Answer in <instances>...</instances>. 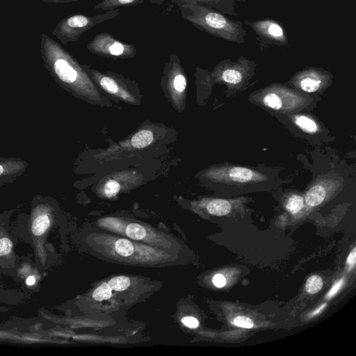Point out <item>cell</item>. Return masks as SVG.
<instances>
[{
	"instance_id": "6da1fadb",
	"label": "cell",
	"mask_w": 356,
	"mask_h": 356,
	"mask_svg": "<svg viewBox=\"0 0 356 356\" xmlns=\"http://www.w3.org/2000/svg\"><path fill=\"white\" fill-rule=\"evenodd\" d=\"M40 51L44 66L60 86L78 95L94 89L90 76L61 44L42 33Z\"/></svg>"
},
{
	"instance_id": "7a4b0ae2",
	"label": "cell",
	"mask_w": 356,
	"mask_h": 356,
	"mask_svg": "<svg viewBox=\"0 0 356 356\" xmlns=\"http://www.w3.org/2000/svg\"><path fill=\"white\" fill-rule=\"evenodd\" d=\"M181 17L200 30L227 40L241 43L246 35L240 22L232 21L213 8L202 3L179 6Z\"/></svg>"
},
{
	"instance_id": "3957f363",
	"label": "cell",
	"mask_w": 356,
	"mask_h": 356,
	"mask_svg": "<svg viewBox=\"0 0 356 356\" xmlns=\"http://www.w3.org/2000/svg\"><path fill=\"white\" fill-rule=\"evenodd\" d=\"M97 243L103 247L105 254L120 261L131 264H153L159 261H163L167 257L164 252L147 245L136 243L124 238L111 236H99Z\"/></svg>"
},
{
	"instance_id": "277c9868",
	"label": "cell",
	"mask_w": 356,
	"mask_h": 356,
	"mask_svg": "<svg viewBox=\"0 0 356 356\" xmlns=\"http://www.w3.org/2000/svg\"><path fill=\"white\" fill-rule=\"evenodd\" d=\"M120 13V9L106 10L94 16L83 14H74L61 19L52 31L63 44H67L79 40L88 30L107 20L113 19Z\"/></svg>"
},
{
	"instance_id": "5b68a950",
	"label": "cell",
	"mask_w": 356,
	"mask_h": 356,
	"mask_svg": "<svg viewBox=\"0 0 356 356\" xmlns=\"http://www.w3.org/2000/svg\"><path fill=\"white\" fill-rule=\"evenodd\" d=\"M205 176L216 184L236 188L273 184V177L257 170L233 165H223L208 170Z\"/></svg>"
},
{
	"instance_id": "8992f818",
	"label": "cell",
	"mask_w": 356,
	"mask_h": 356,
	"mask_svg": "<svg viewBox=\"0 0 356 356\" xmlns=\"http://www.w3.org/2000/svg\"><path fill=\"white\" fill-rule=\"evenodd\" d=\"M86 48L97 56L113 58H132L136 54L133 44L120 41L107 32L97 33L86 44Z\"/></svg>"
},
{
	"instance_id": "52a82bcc",
	"label": "cell",
	"mask_w": 356,
	"mask_h": 356,
	"mask_svg": "<svg viewBox=\"0 0 356 356\" xmlns=\"http://www.w3.org/2000/svg\"><path fill=\"white\" fill-rule=\"evenodd\" d=\"M102 221V227L115 233L124 234L131 239L145 241L148 243H156L159 241V239L154 236L155 234L152 232L149 231L140 224L131 222L125 225L115 218H106Z\"/></svg>"
},
{
	"instance_id": "ba28073f",
	"label": "cell",
	"mask_w": 356,
	"mask_h": 356,
	"mask_svg": "<svg viewBox=\"0 0 356 356\" xmlns=\"http://www.w3.org/2000/svg\"><path fill=\"white\" fill-rule=\"evenodd\" d=\"M300 97V95L290 90L274 88L263 94L261 102L266 107L273 110H290L299 105Z\"/></svg>"
},
{
	"instance_id": "9c48e42d",
	"label": "cell",
	"mask_w": 356,
	"mask_h": 356,
	"mask_svg": "<svg viewBox=\"0 0 356 356\" xmlns=\"http://www.w3.org/2000/svg\"><path fill=\"white\" fill-rule=\"evenodd\" d=\"M29 163L20 158L0 157V186L14 182L26 171Z\"/></svg>"
},
{
	"instance_id": "30bf717a",
	"label": "cell",
	"mask_w": 356,
	"mask_h": 356,
	"mask_svg": "<svg viewBox=\"0 0 356 356\" xmlns=\"http://www.w3.org/2000/svg\"><path fill=\"white\" fill-rule=\"evenodd\" d=\"M83 68L88 73L89 76H91L95 81L103 88L106 91L109 93L119 96L126 100L131 101V97L130 95L121 90L120 85L118 84V79L110 74H104L98 72L97 70H93L88 66L82 65Z\"/></svg>"
},
{
	"instance_id": "8fae6325",
	"label": "cell",
	"mask_w": 356,
	"mask_h": 356,
	"mask_svg": "<svg viewBox=\"0 0 356 356\" xmlns=\"http://www.w3.org/2000/svg\"><path fill=\"white\" fill-rule=\"evenodd\" d=\"M251 26L262 37L282 44H287V39L282 26L275 21L266 19L254 22Z\"/></svg>"
},
{
	"instance_id": "7c38bea8",
	"label": "cell",
	"mask_w": 356,
	"mask_h": 356,
	"mask_svg": "<svg viewBox=\"0 0 356 356\" xmlns=\"http://www.w3.org/2000/svg\"><path fill=\"white\" fill-rule=\"evenodd\" d=\"M327 76L316 69L305 70L296 76L298 87L305 92H314L322 87Z\"/></svg>"
},
{
	"instance_id": "4fadbf2b",
	"label": "cell",
	"mask_w": 356,
	"mask_h": 356,
	"mask_svg": "<svg viewBox=\"0 0 356 356\" xmlns=\"http://www.w3.org/2000/svg\"><path fill=\"white\" fill-rule=\"evenodd\" d=\"M221 79L230 85H237L240 83L243 78L242 71L239 66L233 63V65H224L223 69L219 68Z\"/></svg>"
},
{
	"instance_id": "5bb4252c",
	"label": "cell",
	"mask_w": 356,
	"mask_h": 356,
	"mask_svg": "<svg viewBox=\"0 0 356 356\" xmlns=\"http://www.w3.org/2000/svg\"><path fill=\"white\" fill-rule=\"evenodd\" d=\"M326 197V189L321 183H316L309 188L305 195V202L309 207L321 204Z\"/></svg>"
},
{
	"instance_id": "9a60e30c",
	"label": "cell",
	"mask_w": 356,
	"mask_h": 356,
	"mask_svg": "<svg viewBox=\"0 0 356 356\" xmlns=\"http://www.w3.org/2000/svg\"><path fill=\"white\" fill-rule=\"evenodd\" d=\"M32 222V232L35 236L44 234L50 225V217L46 208L42 207Z\"/></svg>"
},
{
	"instance_id": "2e32d148",
	"label": "cell",
	"mask_w": 356,
	"mask_h": 356,
	"mask_svg": "<svg viewBox=\"0 0 356 356\" xmlns=\"http://www.w3.org/2000/svg\"><path fill=\"white\" fill-rule=\"evenodd\" d=\"M292 119L298 127L307 134H316L319 130L317 122L308 115L303 114L295 115L292 117Z\"/></svg>"
},
{
	"instance_id": "e0dca14e",
	"label": "cell",
	"mask_w": 356,
	"mask_h": 356,
	"mask_svg": "<svg viewBox=\"0 0 356 356\" xmlns=\"http://www.w3.org/2000/svg\"><path fill=\"white\" fill-rule=\"evenodd\" d=\"M143 1V0H102L96 4L94 8L106 11L120 7L137 6L142 4Z\"/></svg>"
},
{
	"instance_id": "ac0fdd59",
	"label": "cell",
	"mask_w": 356,
	"mask_h": 356,
	"mask_svg": "<svg viewBox=\"0 0 356 356\" xmlns=\"http://www.w3.org/2000/svg\"><path fill=\"white\" fill-rule=\"evenodd\" d=\"M232 206L229 201L223 199L211 200L207 204V209L210 214L222 216L228 214Z\"/></svg>"
},
{
	"instance_id": "d6986e66",
	"label": "cell",
	"mask_w": 356,
	"mask_h": 356,
	"mask_svg": "<svg viewBox=\"0 0 356 356\" xmlns=\"http://www.w3.org/2000/svg\"><path fill=\"white\" fill-rule=\"evenodd\" d=\"M154 140L153 133L147 129L138 131L131 138V143L135 148H143L148 146Z\"/></svg>"
},
{
	"instance_id": "ffe728a7",
	"label": "cell",
	"mask_w": 356,
	"mask_h": 356,
	"mask_svg": "<svg viewBox=\"0 0 356 356\" xmlns=\"http://www.w3.org/2000/svg\"><path fill=\"white\" fill-rule=\"evenodd\" d=\"M112 296V289L108 282H103L92 293V298L97 301L109 299Z\"/></svg>"
},
{
	"instance_id": "44dd1931",
	"label": "cell",
	"mask_w": 356,
	"mask_h": 356,
	"mask_svg": "<svg viewBox=\"0 0 356 356\" xmlns=\"http://www.w3.org/2000/svg\"><path fill=\"white\" fill-rule=\"evenodd\" d=\"M304 205V200L301 195H292L289 197L286 204V209L292 214L300 211Z\"/></svg>"
},
{
	"instance_id": "7402d4cb",
	"label": "cell",
	"mask_w": 356,
	"mask_h": 356,
	"mask_svg": "<svg viewBox=\"0 0 356 356\" xmlns=\"http://www.w3.org/2000/svg\"><path fill=\"white\" fill-rule=\"evenodd\" d=\"M108 284L112 290L122 291L126 290L131 284V280L126 276H117L111 278Z\"/></svg>"
},
{
	"instance_id": "603a6c76",
	"label": "cell",
	"mask_w": 356,
	"mask_h": 356,
	"mask_svg": "<svg viewBox=\"0 0 356 356\" xmlns=\"http://www.w3.org/2000/svg\"><path fill=\"white\" fill-rule=\"evenodd\" d=\"M323 280L318 275H312L307 281L305 289L309 294L318 292L323 287Z\"/></svg>"
},
{
	"instance_id": "cb8c5ba5",
	"label": "cell",
	"mask_w": 356,
	"mask_h": 356,
	"mask_svg": "<svg viewBox=\"0 0 356 356\" xmlns=\"http://www.w3.org/2000/svg\"><path fill=\"white\" fill-rule=\"evenodd\" d=\"M120 184L115 180L108 181L104 187V192L106 197H112L115 196L120 191Z\"/></svg>"
},
{
	"instance_id": "d4e9b609",
	"label": "cell",
	"mask_w": 356,
	"mask_h": 356,
	"mask_svg": "<svg viewBox=\"0 0 356 356\" xmlns=\"http://www.w3.org/2000/svg\"><path fill=\"white\" fill-rule=\"evenodd\" d=\"M232 323L238 327L243 328H251L254 325L253 321L245 316H238L234 318Z\"/></svg>"
},
{
	"instance_id": "484cf974",
	"label": "cell",
	"mask_w": 356,
	"mask_h": 356,
	"mask_svg": "<svg viewBox=\"0 0 356 356\" xmlns=\"http://www.w3.org/2000/svg\"><path fill=\"white\" fill-rule=\"evenodd\" d=\"M170 1L172 2L176 3L178 6V7L181 5L186 4V3H191V4L202 3V4L208 5L214 8H215V6H216L215 0H170Z\"/></svg>"
},
{
	"instance_id": "4316f807",
	"label": "cell",
	"mask_w": 356,
	"mask_h": 356,
	"mask_svg": "<svg viewBox=\"0 0 356 356\" xmlns=\"http://www.w3.org/2000/svg\"><path fill=\"white\" fill-rule=\"evenodd\" d=\"M13 248L12 241L6 237L0 238V256L9 254Z\"/></svg>"
},
{
	"instance_id": "83f0119b",
	"label": "cell",
	"mask_w": 356,
	"mask_h": 356,
	"mask_svg": "<svg viewBox=\"0 0 356 356\" xmlns=\"http://www.w3.org/2000/svg\"><path fill=\"white\" fill-rule=\"evenodd\" d=\"M343 278L340 279L339 280L337 281L331 287L329 292L327 293L326 298L327 299H330L332 297H334L337 292L340 290L343 284Z\"/></svg>"
},
{
	"instance_id": "f1b7e54d",
	"label": "cell",
	"mask_w": 356,
	"mask_h": 356,
	"mask_svg": "<svg viewBox=\"0 0 356 356\" xmlns=\"http://www.w3.org/2000/svg\"><path fill=\"white\" fill-rule=\"evenodd\" d=\"M182 323L188 327L196 328L199 326L198 320L193 316H184L181 318Z\"/></svg>"
},
{
	"instance_id": "f546056e",
	"label": "cell",
	"mask_w": 356,
	"mask_h": 356,
	"mask_svg": "<svg viewBox=\"0 0 356 356\" xmlns=\"http://www.w3.org/2000/svg\"><path fill=\"white\" fill-rule=\"evenodd\" d=\"M213 284L218 288H222L226 284V279L221 274H216L212 279Z\"/></svg>"
},
{
	"instance_id": "4dcf8cb0",
	"label": "cell",
	"mask_w": 356,
	"mask_h": 356,
	"mask_svg": "<svg viewBox=\"0 0 356 356\" xmlns=\"http://www.w3.org/2000/svg\"><path fill=\"white\" fill-rule=\"evenodd\" d=\"M355 257H356V248H354L353 250L349 254L347 259L346 264L348 266V269H352L355 264Z\"/></svg>"
},
{
	"instance_id": "1f68e13d",
	"label": "cell",
	"mask_w": 356,
	"mask_h": 356,
	"mask_svg": "<svg viewBox=\"0 0 356 356\" xmlns=\"http://www.w3.org/2000/svg\"><path fill=\"white\" fill-rule=\"evenodd\" d=\"M44 2L47 3H69V2H74V1H78L80 0H39Z\"/></svg>"
},
{
	"instance_id": "d6a6232c",
	"label": "cell",
	"mask_w": 356,
	"mask_h": 356,
	"mask_svg": "<svg viewBox=\"0 0 356 356\" xmlns=\"http://www.w3.org/2000/svg\"><path fill=\"white\" fill-rule=\"evenodd\" d=\"M325 305H326L325 303L323 304L321 307H319L318 309H316L312 313H311L309 316H314L319 314L325 307Z\"/></svg>"
},
{
	"instance_id": "836d02e7",
	"label": "cell",
	"mask_w": 356,
	"mask_h": 356,
	"mask_svg": "<svg viewBox=\"0 0 356 356\" xmlns=\"http://www.w3.org/2000/svg\"><path fill=\"white\" fill-rule=\"evenodd\" d=\"M35 278L33 275H31V276L28 277L26 280V283L29 286L33 285L35 284Z\"/></svg>"
},
{
	"instance_id": "e575fe53",
	"label": "cell",
	"mask_w": 356,
	"mask_h": 356,
	"mask_svg": "<svg viewBox=\"0 0 356 356\" xmlns=\"http://www.w3.org/2000/svg\"><path fill=\"white\" fill-rule=\"evenodd\" d=\"M224 1L225 0H215V8L220 10V8L222 6V1Z\"/></svg>"
}]
</instances>
